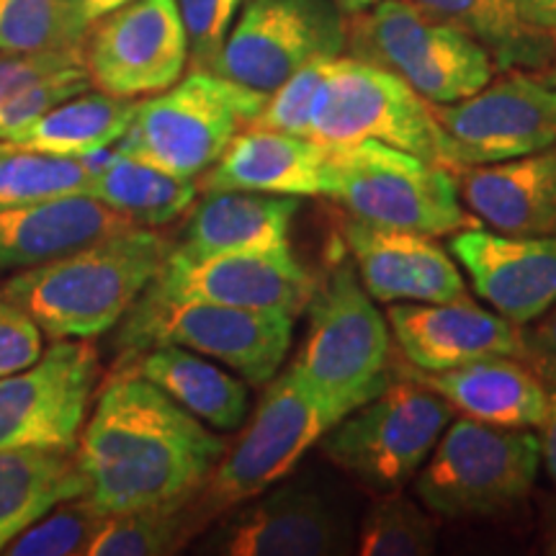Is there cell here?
<instances>
[{
  "label": "cell",
  "instance_id": "obj_11",
  "mask_svg": "<svg viewBox=\"0 0 556 556\" xmlns=\"http://www.w3.org/2000/svg\"><path fill=\"white\" fill-rule=\"evenodd\" d=\"M332 428L323 402L296 366L268 381L253 420L232 448H227L206 482L193 495L201 518L212 520L289 477L307 451Z\"/></svg>",
  "mask_w": 556,
  "mask_h": 556
},
{
  "label": "cell",
  "instance_id": "obj_21",
  "mask_svg": "<svg viewBox=\"0 0 556 556\" xmlns=\"http://www.w3.org/2000/svg\"><path fill=\"white\" fill-rule=\"evenodd\" d=\"M458 197L479 225L516 238H556V144L456 173Z\"/></svg>",
  "mask_w": 556,
  "mask_h": 556
},
{
  "label": "cell",
  "instance_id": "obj_20",
  "mask_svg": "<svg viewBox=\"0 0 556 556\" xmlns=\"http://www.w3.org/2000/svg\"><path fill=\"white\" fill-rule=\"evenodd\" d=\"M387 323L417 371H448L492 356L523 358V330L469 296L443 304L397 302L387 309Z\"/></svg>",
  "mask_w": 556,
  "mask_h": 556
},
{
  "label": "cell",
  "instance_id": "obj_14",
  "mask_svg": "<svg viewBox=\"0 0 556 556\" xmlns=\"http://www.w3.org/2000/svg\"><path fill=\"white\" fill-rule=\"evenodd\" d=\"M90 86L119 99L168 90L189 65V39L176 0H135L90 26L83 45Z\"/></svg>",
  "mask_w": 556,
  "mask_h": 556
},
{
  "label": "cell",
  "instance_id": "obj_30",
  "mask_svg": "<svg viewBox=\"0 0 556 556\" xmlns=\"http://www.w3.org/2000/svg\"><path fill=\"white\" fill-rule=\"evenodd\" d=\"M477 39L497 70H541L552 62L556 37L520 16L516 0H413Z\"/></svg>",
  "mask_w": 556,
  "mask_h": 556
},
{
  "label": "cell",
  "instance_id": "obj_6",
  "mask_svg": "<svg viewBox=\"0 0 556 556\" xmlns=\"http://www.w3.org/2000/svg\"><path fill=\"white\" fill-rule=\"evenodd\" d=\"M541 467L539 435L458 417L415 475V497L448 520L492 518L531 495Z\"/></svg>",
  "mask_w": 556,
  "mask_h": 556
},
{
  "label": "cell",
  "instance_id": "obj_42",
  "mask_svg": "<svg viewBox=\"0 0 556 556\" xmlns=\"http://www.w3.org/2000/svg\"><path fill=\"white\" fill-rule=\"evenodd\" d=\"M539 454L546 475L556 484V387H548L546 415L539 426Z\"/></svg>",
  "mask_w": 556,
  "mask_h": 556
},
{
  "label": "cell",
  "instance_id": "obj_45",
  "mask_svg": "<svg viewBox=\"0 0 556 556\" xmlns=\"http://www.w3.org/2000/svg\"><path fill=\"white\" fill-rule=\"evenodd\" d=\"M541 552L556 556V497H546L541 513Z\"/></svg>",
  "mask_w": 556,
  "mask_h": 556
},
{
  "label": "cell",
  "instance_id": "obj_16",
  "mask_svg": "<svg viewBox=\"0 0 556 556\" xmlns=\"http://www.w3.org/2000/svg\"><path fill=\"white\" fill-rule=\"evenodd\" d=\"M458 163L486 165L556 144V86L536 70H505L469 99L435 106Z\"/></svg>",
  "mask_w": 556,
  "mask_h": 556
},
{
  "label": "cell",
  "instance_id": "obj_3",
  "mask_svg": "<svg viewBox=\"0 0 556 556\" xmlns=\"http://www.w3.org/2000/svg\"><path fill=\"white\" fill-rule=\"evenodd\" d=\"M304 312L309 325L294 366L336 426L392 381V332L351 263L317 281Z\"/></svg>",
  "mask_w": 556,
  "mask_h": 556
},
{
  "label": "cell",
  "instance_id": "obj_40",
  "mask_svg": "<svg viewBox=\"0 0 556 556\" xmlns=\"http://www.w3.org/2000/svg\"><path fill=\"white\" fill-rule=\"evenodd\" d=\"M83 65V52L0 54V103L62 70Z\"/></svg>",
  "mask_w": 556,
  "mask_h": 556
},
{
  "label": "cell",
  "instance_id": "obj_31",
  "mask_svg": "<svg viewBox=\"0 0 556 556\" xmlns=\"http://www.w3.org/2000/svg\"><path fill=\"white\" fill-rule=\"evenodd\" d=\"M193 495L173 503L109 513L86 556H163L180 552L206 528V520L193 505Z\"/></svg>",
  "mask_w": 556,
  "mask_h": 556
},
{
  "label": "cell",
  "instance_id": "obj_28",
  "mask_svg": "<svg viewBox=\"0 0 556 556\" xmlns=\"http://www.w3.org/2000/svg\"><path fill=\"white\" fill-rule=\"evenodd\" d=\"M137 99H119L96 90L73 96L13 131L5 142L58 157L88 160L114 148L135 119Z\"/></svg>",
  "mask_w": 556,
  "mask_h": 556
},
{
  "label": "cell",
  "instance_id": "obj_24",
  "mask_svg": "<svg viewBox=\"0 0 556 556\" xmlns=\"http://www.w3.org/2000/svg\"><path fill=\"white\" fill-rule=\"evenodd\" d=\"M405 374L441 394L454 413L486 426L533 430L546 415L548 384L523 358L492 356L435 374L407 364Z\"/></svg>",
  "mask_w": 556,
  "mask_h": 556
},
{
  "label": "cell",
  "instance_id": "obj_26",
  "mask_svg": "<svg viewBox=\"0 0 556 556\" xmlns=\"http://www.w3.org/2000/svg\"><path fill=\"white\" fill-rule=\"evenodd\" d=\"M129 371L148 379L212 430H238L250 409L245 381L186 348L155 345L139 351Z\"/></svg>",
  "mask_w": 556,
  "mask_h": 556
},
{
  "label": "cell",
  "instance_id": "obj_7",
  "mask_svg": "<svg viewBox=\"0 0 556 556\" xmlns=\"http://www.w3.org/2000/svg\"><path fill=\"white\" fill-rule=\"evenodd\" d=\"M312 139L323 144H353L374 139L456 176V148L438 122L433 103L422 99L392 70L358 58L332 60L312 109Z\"/></svg>",
  "mask_w": 556,
  "mask_h": 556
},
{
  "label": "cell",
  "instance_id": "obj_22",
  "mask_svg": "<svg viewBox=\"0 0 556 556\" xmlns=\"http://www.w3.org/2000/svg\"><path fill=\"white\" fill-rule=\"evenodd\" d=\"M328 144L309 137L245 127L199 178L201 191H255L274 197H325Z\"/></svg>",
  "mask_w": 556,
  "mask_h": 556
},
{
  "label": "cell",
  "instance_id": "obj_4",
  "mask_svg": "<svg viewBox=\"0 0 556 556\" xmlns=\"http://www.w3.org/2000/svg\"><path fill=\"white\" fill-rule=\"evenodd\" d=\"M325 199L353 219L430 238L479 225L462 206L454 173L374 139L328 144Z\"/></svg>",
  "mask_w": 556,
  "mask_h": 556
},
{
  "label": "cell",
  "instance_id": "obj_15",
  "mask_svg": "<svg viewBox=\"0 0 556 556\" xmlns=\"http://www.w3.org/2000/svg\"><path fill=\"white\" fill-rule=\"evenodd\" d=\"M319 278L296 258L289 242L266 250H232L204 258L168 253L144 294L176 302H212L225 307L281 312L299 317L315 296Z\"/></svg>",
  "mask_w": 556,
  "mask_h": 556
},
{
  "label": "cell",
  "instance_id": "obj_9",
  "mask_svg": "<svg viewBox=\"0 0 556 556\" xmlns=\"http://www.w3.org/2000/svg\"><path fill=\"white\" fill-rule=\"evenodd\" d=\"M124 317L119 343L127 351L178 345L219 361L253 387L268 384L276 377L294 340V317L212 302L142 294Z\"/></svg>",
  "mask_w": 556,
  "mask_h": 556
},
{
  "label": "cell",
  "instance_id": "obj_1",
  "mask_svg": "<svg viewBox=\"0 0 556 556\" xmlns=\"http://www.w3.org/2000/svg\"><path fill=\"white\" fill-rule=\"evenodd\" d=\"M227 446L212 428L135 371L103 387L75 456L103 513L191 497Z\"/></svg>",
  "mask_w": 556,
  "mask_h": 556
},
{
  "label": "cell",
  "instance_id": "obj_37",
  "mask_svg": "<svg viewBox=\"0 0 556 556\" xmlns=\"http://www.w3.org/2000/svg\"><path fill=\"white\" fill-rule=\"evenodd\" d=\"M245 0H176L193 70H212Z\"/></svg>",
  "mask_w": 556,
  "mask_h": 556
},
{
  "label": "cell",
  "instance_id": "obj_2",
  "mask_svg": "<svg viewBox=\"0 0 556 556\" xmlns=\"http://www.w3.org/2000/svg\"><path fill=\"white\" fill-rule=\"evenodd\" d=\"M173 242L150 227H131L86 248L18 270L0 283L52 340H93L122 323L165 266Z\"/></svg>",
  "mask_w": 556,
  "mask_h": 556
},
{
  "label": "cell",
  "instance_id": "obj_23",
  "mask_svg": "<svg viewBox=\"0 0 556 556\" xmlns=\"http://www.w3.org/2000/svg\"><path fill=\"white\" fill-rule=\"evenodd\" d=\"M131 227L137 225L88 193L0 208V276L41 266Z\"/></svg>",
  "mask_w": 556,
  "mask_h": 556
},
{
  "label": "cell",
  "instance_id": "obj_17",
  "mask_svg": "<svg viewBox=\"0 0 556 556\" xmlns=\"http://www.w3.org/2000/svg\"><path fill=\"white\" fill-rule=\"evenodd\" d=\"M353 544L345 518L319 492L274 484L227 518L204 552L225 556H332Z\"/></svg>",
  "mask_w": 556,
  "mask_h": 556
},
{
  "label": "cell",
  "instance_id": "obj_8",
  "mask_svg": "<svg viewBox=\"0 0 556 556\" xmlns=\"http://www.w3.org/2000/svg\"><path fill=\"white\" fill-rule=\"evenodd\" d=\"M348 45L353 58L392 70L435 106L469 99L497 73L477 39L413 0H381L356 13Z\"/></svg>",
  "mask_w": 556,
  "mask_h": 556
},
{
  "label": "cell",
  "instance_id": "obj_27",
  "mask_svg": "<svg viewBox=\"0 0 556 556\" xmlns=\"http://www.w3.org/2000/svg\"><path fill=\"white\" fill-rule=\"evenodd\" d=\"M86 492L75 451L0 448V554L54 505Z\"/></svg>",
  "mask_w": 556,
  "mask_h": 556
},
{
  "label": "cell",
  "instance_id": "obj_5",
  "mask_svg": "<svg viewBox=\"0 0 556 556\" xmlns=\"http://www.w3.org/2000/svg\"><path fill=\"white\" fill-rule=\"evenodd\" d=\"M266 96L212 70H191L168 90L139 101L129 129L111 150L199 180L255 122Z\"/></svg>",
  "mask_w": 556,
  "mask_h": 556
},
{
  "label": "cell",
  "instance_id": "obj_34",
  "mask_svg": "<svg viewBox=\"0 0 556 556\" xmlns=\"http://www.w3.org/2000/svg\"><path fill=\"white\" fill-rule=\"evenodd\" d=\"M356 546L361 556H430L438 548L435 520L400 490L381 492L361 520Z\"/></svg>",
  "mask_w": 556,
  "mask_h": 556
},
{
  "label": "cell",
  "instance_id": "obj_33",
  "mask_svg": "<svg viewBox=\"0 0 556 556\" xmlns=\"http://www.w3.org/2000/svg\"><path fill=\"white\" fill-rule=\"evenodd\" d=\"M88 31L70 0H0V54L83 52Z\"/></svg>",
  "mask_w": 556,
  "mask_h": 556
},
{
  "label": "cell",
  "instance_id": "obj_12",
  "mask_svg": "<svg viewBox=\"0 0 556 556\" xmlns=\"http://www.w3.org/2000/svg\"><path fill=\"white\" fill-rule=\"evenodd\" d=\"M348 47L345 13L332 0H245L212 73L270 93L317 58Z\"/></svg>",
  "mask_w": 556,
  "mask_h": 556
},
{
  "label": "cell",
  "instance_id": "obj_19",
  "mask_svg": "<svg viewBox=\"0 0 556 556\" xmlns=\"http://www.w3.org/2000/svg\"><path fill=\"white\" fill-rule=\"evenodd\" d=\"M343 242L361 287L377 302L443 304L467 299V281L430 235L348 219Z\"/></svg>",
  "mask_w": 556,
  "mask_h": 556
},
{
  "label": "cell",
  "instance_id": "obj_39",
  "mask_svg": "<svg viewBox=\"0 0 556 556\" xmlns=\"http://www.w3.org/2000/svg\"><path fill=\"white\" fill-rule=\"evenodd\" d=\"M45 353V332L16 304L0 299V379L37 364Z\"/></svg>",
  "mask_w": 556,
  "mask_h": 556
},
{
  "label": "cell",
  "instance_id": "obj_29",
  "mask_svg": "<svg viewBox=\"0 0 556 556\" xmlns=\"http://www.w3.org/2000/svg\"><path fill=\"white\" fill-rule=\"evenodd\" d=\"M88 197L119 212L131 225L160 229L197 204L199 184L111 150L106 157L96 155Z\"/></svg>",
  "mask_w": 556,
  "mask_h": 556
},
{
  "label": "cell",
  "instance_id": "obj_41",
  "mask_svg": "<svg viewBox=\"0 0 556 556\" xmlns=\"http://www.w3.org/2000/svg\"><path fill=\"white\" fill-rule=\"evenodd\" d=\"M539 319L541 323H531V328L523 330V361L548 387H556V304Z\"/></svg>",
  "mask_w": 556,
  "mask_h": 556
},
{
  "label": "cell",
  "instance_id": "obj_43",
  "mask_svg": "<svg viewBox=\"0 0 556 556\" xmlns=\"http://www.w3.org/2000/svg\"><path fill=\"white\" fill-rule=\"evenodd\" d=\"M516 5L528 24L556 37V0H516Z\"/></svg>",
  "mask_w": 556,
  "mask_h": 556
},
{
  "label": "cell",
  "instance_id": "obj_46",
  "mask_svg": "<svg viewBox=\"0 0 556 556\" xmlns=\"http://www.w3.org/2000/svg\"><path fill=\"white\" fill-rule=\"evenodd\" d=\"M332 3H336L338 9L345 13V16H356V13L368 11L371 5L381 3V0H332Z\"/></svg>",
  "mask_w": 556,
  "mask_h": 556
},
{
  "label": "cell",
  "instance_id": "obj_10",
  "mask_svg": "<svg viewBox=\"0 0 556 556\" xmlns=\"http://www.w3.org/2000/svg\"><path fill=\"white\" fill-rule=\"evenodd\" d=\"M451 420L454 407L405 374L336 422L319 448L366 490L397 492L413 482Z\"/></svg>",
  "mask_w": 556,
  "mask_h": 556
},
{
  "label": "cell",
  "instance_id": "obj_13",
  "mask_svg": "<svg viewBox=\"0 0 556 556\" xmlns=\"http://www.w3.org/2000/svg\"><path fill=\"white\" fill-rule=\"evenodd\" d=\"M99 377L90 340H54L37 364L0 379V448L75 451Z\"/></svg>",
  "mask_w": 556,
  "mask_h": 556
},
{
  "label": "cell",
  "instance_id": "obj_36",
  "mask_svg": "<svg viewBox=\"0 0 556 556\" xmlns=\"http://www.w3.org/2000/svg\"><path fill=\"white\" fill-rule=\"evenodd\" d=\"M336 58H317L289 75L276 90L266 96V103L250 127L283 131V135L312 139V109L323 88L328 70Z\"/></svg>",
  "mask_w": 556,
  "mask_h": 556
},
{
  "label": "cell",
  "instance_id": "obj_47",
  "mask_svg": "<svg viewBox=\"0 0 556 556\" xmlns=\"http://www.w3.org/2000/svg\"><path fill=\"white\" fill-rule=\"evenodd\" d=\"M544 75H546L548 83H554V86H556V52H554V58H552V65H548V73H544Z\"/></svg>",
  "mask_w": 556,
  "mask_h": 556
},
{
  "label": "cell",
  "instance_id": "obj_18",
  "mask_svg": "<svg viewBox=\"0 0 556 556\" xmlns=\"http://www.w3.org/2000/svg\"><path fill=\"white\" fill-rule=\"evenodd\" d=\"M451 255L497 315L531 325L556 304V238H516L484 227L451 235Z\"/></svg>",
  "mask_w": 556,
  "mask_h": 556
},
{
  "label": "cell",
  "instance_id": "obj_38",
  "mask_svg": "<svg viewBox=\"0 0 556 556\" xmlns=\"http://www.w3.org/2000/svg\"><path fill=\"white\" fill-rule=\"evenodd\" d=\"M90 88L86 65H75L54 73L50 78L34 83L21 93L11 96L9 101L0 103V139H9L13 131L24 129L26 124L39 119L41 114L58 106V103L73 99Z\"/></svg>",
  "mask_w": 556,
  "mask_h": 556
},
{
  "label": "cell",
  "instance_id": "obj_44",
  "mask_svg": "<svg viewBox=\"0 0 556 556\" xmlns=\"http://www.w3.org/2000/svg\"><path fill=\"white\" fill-rule=\"evenodd\" d=\"M70 3H73V9L78 11V16L86 21L88 26H93L96 21L124 9V5L135 3V0H70Z\"/></svg>",
  "mask_w": 556,
  "mask_h": 556
},
{
  "label": "cell",
  "instance_id": "obj_32",
  "mask_svg": "<svg viewBox=\"0 0 556 556\" xmlns=\"http://www.w3.org/2000/svg\"><path fill=\"white\" fill-rule=\"evenodd\" d=\"M93 168L96 155L88 160L58 157L0 139V208L88 193Z\"/></svg>",
  "mask_w": 556,
  "mask_h": 556
},
{
  "label": "cell",
  "instance_id": "obj_25",
  "mask_svg": "<svg viewBox=\"0 0 556 556\" xmlns=\"http://www.w3.org/2000/svg\"><path fill=\"white\" fill-rule=\"evenodd\" d=\"M296 197L255 191H206L191 206L184 240L170 248L178 258H204L232 250H266L289 242L299 212Z\"/></svg>",
  "mask_w": 556,
  "mask_h": 556
},
{
  "label": "cell",
  "instance_id": "obj_35",
  "mask_svg": "<svg viewBox=\"0 0 556 556\" xmlns=\"http://www.w3.org/2000/svg\"><path fill=\"white\" fill-rule=\"evenodd\" d=\"M103 513L88 495L65 500L45 513L37 523H31L24 533L5 546L9 556H75L86 554L90 541L101 531Z\"/></svg>",
  "mask_w": 556,
  "mask_h": 556
}]
</instances>
